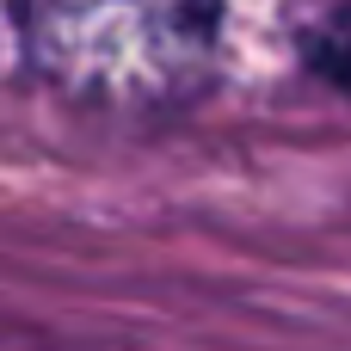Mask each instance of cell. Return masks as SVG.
Returning a JSON list of instances; mask_svg holds the SVG:
<instances>
[{
	"instance_id": "6da1fadb",
	"label": "cell",
	"mask_w": 351,
	"mask_h": 351,
	"mask_svg": "<svg viewBox=\"0 0 351 351\" xmlns=\"http://www.w3.org/2000/svg\"><path fill=\"white\" fill-rule=\"evenodd\" d=\"M222 0H25L31 62L74 99L160 105L197 80Z\"/></svg>"
},
{
	"instance_id": "7a4b0ae2",
	"label": "cell",
	"mask_w": 351,
	"mask_h": 351,
	"mask_svg": "<svg viewBox=\"0 0 351 351\" xmlns=\"http://www.w3.org/2000/svg\"><path fill=\"white\" fill-rule=\"evenodd\" d=\"M327 62H333V68H339V74L351 80V25H339V37L327 43Z\"/></svg>"
}]
</instances>
